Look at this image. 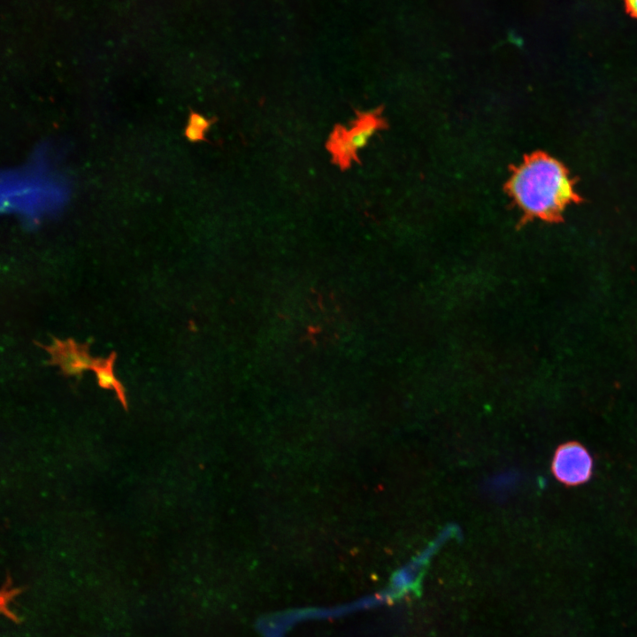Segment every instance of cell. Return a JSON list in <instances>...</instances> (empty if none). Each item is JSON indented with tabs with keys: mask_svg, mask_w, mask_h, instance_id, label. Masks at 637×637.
<instances>
[{
	"mask_svg": "<svg viewBox=\"0 0 637 637\" xmlns=\"http://www.w3.org/2000/svg\"><path fill=\"white\" fill-rule=\"evenodd\" d=\"M115 358L116 355L114 353L104 359L96 358L91 370L96 373L98 385L103 388L114 390L124 409L127 410L125 388L113 372Z\"/></svg>",
	"mask_w": 637,
	"mask_h": 637,
	"instance_id": "obj_5",
	"label": "cell"
},
{
	"mask_svg": "<svg viewBox=\"0 0 637 637\" xmlns=\"http://www.w3.org/2000/svg\"><path fill=\"white\" fill-rule=\"evenodd\" d=\"M213 121L211 119H208L205 117L202 116L201 114L196 113V112H190L189 119H188V124L203 130L206 131L211 125Z\"/></svg>",
	"mask_w": 637,
	"mask_h": 637,
	"instance_id": "obj_7",
	"label": "cell"
},
{
	"mask_svg": "<svg viewBox=\"0 0 637 637\" xmlns=\"http://www.w3.org/2000/svg\"><path fill=\"white\" fill-rule=\"evenodd\" d=\"M624 4L626 13L637 19V0H624Z\"/></svg>",
	"mask_w": 637,
	"mask_h": 637,
	"instance_id": "obj_9",
	"label": "cell"
},
{
	"mask_svg": "<svg viewBox=\"0 0 637 637\" xmlns=\"http://www.w3.org/2000/svg\"><path fill=\"white\" fill-rule=\"evenodd\" d=\"M378 127L374 117L360 118L350 129L340 128L332 135L330 150L341 164L348 163L367 144Z\"/></svg>",
	"mask_w": 637,
	"mask_h": 637,
	"instance_id": "obj_3",
	"label": "cell"
},
{
	"mask_svg": "<svg viewBox=\"0 0 637 637\" xmlns=\"http://www.w3.org/2000/svg\"><path fill=\"white\" fill-rule=\"evenodd\" d=\"M509 190L524 212L541 219L556 216L573 196L564 166L545 155L533 156L518 165L510 177Z\"/></svg>",
	"mask_w": 637,
	"mask_h": 637,
	"instance_id": "obj_1",
	"label": "cell"
},
{
	"mask_svg": "<svg viewBox=\"0 0 637 637\" xmlns=\"http://www.w3.org/2000/svg\"><path fill=\"white\" fill-rule=\"evenodd\" d=\"M44 349L51 357L50 363L58 365L66 375H81L96 361L89 355L87 346L80 345L72 339H55L52 345L44 346Z\"/></svg>",
	"mask_w": 637,
	"mask_h": 637,
	"instance_id": "obj_4",
	"label": "cell"
},
{
	"mask_svg": "<svg viewBox=\"0 0 637 637\" xmlns=\"http://www.w3.org/2000/svg\"><path fill=\"white\" fill-rule=\"evenodd\" d=\"M204 134H205L204 131H203L190 124H188L187 126V128L185 130V135L188 138V140L190 142L204 141L205 140Z\"/></svg>",
	"mask_w": 637,
	"mask_h": 637,
	"instance_id": "obj_8",
	"label": "cell"
},
{
	"mask_svg": "<svg viewBox=\"0 0 637 637\" xmlns=\"http://www.w3.org/2000/svg\"><path fill=\"white\" fill-rule=\"evenodd\" d=\"M593 458L581 444L571 441L560 445L553 457L552 472L566 486L587 482L593 473Z\"/></svg>",
	"mask_w": 637,
	"mask_h": 637,
	"instance_id": "obj_2",
	"label": "cell"
},
{
	"mask_svg": "<svg viewBox=\"0 0 637 637\" xmlns=\"http://www.w3.org/2000/svg\"><path fill=\"white\" fill-rule=\"evenodd\" d=\"M516 481V476L510 472L497 474L487 484L489 491L495 495H503L510 491Z\"/></svg>",
	"mask_w": 637,
	"mask_h": 637,
	"instance_id": "obj_6",
	"label": "cell"
}]
</instances>
